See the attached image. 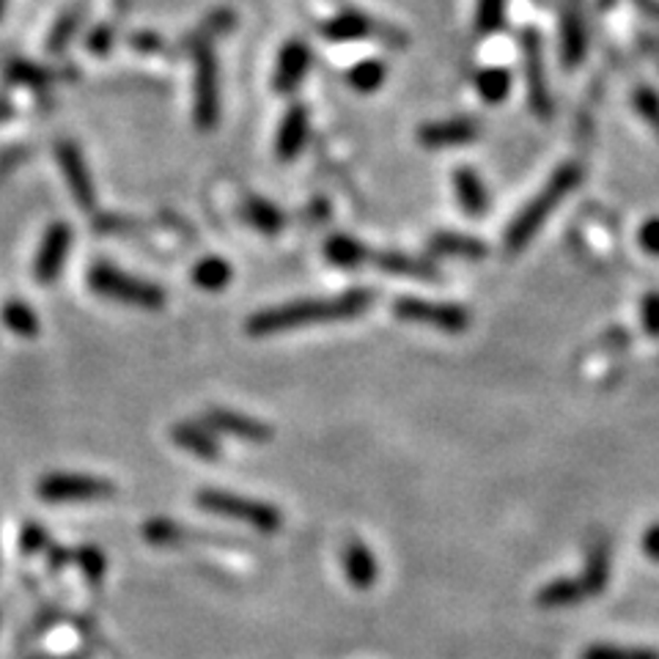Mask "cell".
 <instances>
[{"mask_svg": "<svg viewBox=\"0 0 659 659\" xmlns=\"http://www.w3.org/2000/svg\"><path fill=\"white\" fill-rule=\"evenodd\" d=\"M377 294L372 288H352V292L338 294V297H311L297 300V303L275 305V308L258 311L247 320V333L256 338H267V335L288 333L305 325H320V322H341L355 320V316L366 314Z\"/></svg>", "mask_w": 659, "mask_h": 659, "instance_id": "cell-1", "label": "cell"}, {"mask_svg": "<svg viewBox=\"0 0 659 659\" xmlns=\"http://www.w3.org/2000/svg\"><path fill=\"white\" fill-rule=\"evenodd\" d=\"M580 182H582L580 165L577 163L560 165L558 171L549 176V182L545 184V187L536 193V199L530 201V204L511 220L506 236H503V247H506V253H511L514 256V253L525 251V247L534 242V236L541 231V225L547 223L549 215L558 210L560 201H564L571 190L580 187Z\"/></svg>", "mask_w": 659, "mask_h": 659, "instance_id": "cell-2", "label": "cell"}, {"mask_svg": "<svg viewBox=\"0 0 659 659\" xmlns=\"http://www.w3.org/2000/svg\"><path fill=\"white\" fill-rule=\"evenodd\" d=\"M89 286L102 297L115 300V303L135 305L143 311H160L165 305V292L158 283H149L143 277H135L124 270L113 267L108 262H97L89 270Z\"/></svg>", "mask_w": 659, "mask_h": 659, "instance_id": "cell-3", "label": "cell"}, {"mask_svg": "<svg viewBox=\"0 0 659 659\" xmlns=\"http://www.w3.org/2000/svg\"><path fill=\"white\" fill-rule=\"evenodd\" d=\"M195 503H199L204 511L217 514V517H229L236 519V523L251 525L258 534H277L283 525V514L277 511L273 503L223 493V489H201V493L195 495Z\"/></svg>", "mask_w": 659, "mask_h": 659, "instance_id": "cell-4", "label": "cell"}, {"mask_svg": "<svg viewBox=\"0 0 659 659\" xmlns=\"http://www.w3.org/2000/svg\"><path fill=\"white\" fill-rule=\"evenodd\" d=\"M193 48L195 80H193V119L201 130H212L220 121V72L217 58L206 39L190 42Z\"/></svg>", "mask_w": 659, "mask_h": 659, "instance_id": "cell-5", "label": "cell"}, {"mask_svg": "<svg viewBox=\"0 0 659 659\" xmlns=\"http://www.w3.org/2000/svg\"><path fill=\"white\" fill-rule=\"evenodd\" d=\"M393 314L402 322L429 325L443 333H465L470 327V311L456 303H435V300L402 297L393 303Z\"/></svg>", "mask_w": 659, "mask_h": 659, "instance_id": "cell-6", "label": "cell"}, {"mask_svg": "<svg viewBox=\"0 0 659 659\" xmlns=\"http://www.w3.org/2000/svg\"><path fill=\"white\" fill-rule=\"evenodd\" d=\"M523 69H525V85H528V105L539 119H549L555 110L552 94H549V80L545 69V44H541V33L536 28H525L523 37Z\"/></svg>", "mask_w": 659, "mask_h": 659, "instance_id": "cell-7", "label": "cell"}, {"mask_svg": "<svg viewBox=\"0 0 659 659\" xmlns=\"http://www.w3.org/2000/svg\"><path fill=\"white\" fill-rule=\"evenodd\" d=\"M37 493L48 503H85L108 500L115 495V484L83 473H50L39 481Z\"/></svg>", "mask_w": 659, "mask_h": 659, "instance_id": "cell-8", "label": "cell"}, {"mask_svg": "<svg viewBox=\"0 0 659 659\" xmlns=\"http://www.w3.org/2000/svg\"><path fill=\"white\" fill-rule=\"evenodd\" d=\"M55 160H58V165H61L63 182H67L69 193H72V199L78 201L80 210L94 212L97 210V187H94V179H91L89 163H85L83 152H80L72 141H58Z\"/></svg>", "mask_w": 659, "mask_h": 659, "instance_id": "cell-9", "label": "cell"}, {"mask_svg": "<svg viewBox=\"0 0 659 659\" xmlns=\"http://www.w3.org/2000/svg\"><path fill=\"white\" fill-rule=\"evenodd\" d=\"M72 225L61 223V220L50 223V229L42 236V245H39L37 262H33V275H37L39 283L58 281L69 258V251H72Z\"/></svg>", "mask_w": 659, "mask_h": 659, "instance_id": "cell-10", "label": "cell"}, {"mask_svg": "<svg viewBox=\"0 0 659 659\" xmlns=\"http://www.w3.org/2000/svg\"><path fill=\"white\" fill-rule=\"evenodd\" d=\"M588 31L582 22V0H564L560 9V61L566 69H577L586 58Z\"/></svg>", "mask_w": 659, "mask_h": 659, "instance_id": "cell-11", "label": "cell"}, {"mask_svg": "<svg viewBox=\"0 0 659 659\" xmlns=\"http://www.w3.org/2000/svg\"><path fill=\"white\" fill-rule=\"evenodd\" d=\"M311 61H314V55H311V48L305 42L292 39V42L283 44L281 53H277L273 74V85L277 94H292V91L303 83L305 74H308Z\"/></svg>", "mask_w": 659, "mask_h": 659, "instance_id": "cell-12", "label": "cell"}, {"mask_svg": "<svg viewBox=\"0 0 659 659\" xmlns=\"http://www.w3.org/2000/svg\"><path fill=\"white\" fill-rule=\"evenodd\" d=\"M206 426H210L212 432H220V435L245 439V443L264 445L273 439V429H270L267 424L251 418V415L234 413V409H225V407L210 409V413H206Z\"/></svg>", "mask_w": 659, "mask_h": 659, "instance_id": "cell-13", "label": "cell"}, {"mask_svg": "<svg viewBox=\"0 0 659 659\" xmlns=\"http://www.w3.org/2000/svg\"><path fill=\"white\" fill-rule=\"evenodd\" d=\"M311 132V113L303 105H292L283 115L275 138V154L281 163H292L303 154Z\"/></svg>", "mask_w": 659, "mask_h": 659, "instance_id": "cell-14", "label": "cell"}, {"mask_svg": "<svg viewBox=\"0 0 659 659\" xmlns=\"http://www.w3.org/2000/svg\"><path fill=\"white\" fill-rule=\"evenodd\" d=\"M478 138V124L470 119H448V121H432V124L420 126L418 141L429 149H445V146H465Z\"/></svg>", "mask_w": 659, "mask_h": 659, "instance_id": "cell-15", "label": "cell"}, {"mask_svg": "<svg viewBox=\"0 0 659 659\" xmlns=\"http://www.w3.org/2000/svg\"><path fill=\"white\" fill-rule=\"evenodd\" d=\"M173 443L179 448H184L187 454L199 456V459L215 462L223 456V448H220V439L215 437V432L204 424H195V420H184V424H176L171 429Z\"/></svg>", "mask_w": 659, "mask_h": 659, "instance_id": "cell-16", "label": "cell"}, {"mask_svg": "<svg viewBox=\"0 0 659 659\" xmlns=\"http://www.w3.org/2000/svg\"><path fill=\"white\" fill-rule=\"evenodd\" d=\"M341 564H344L346 580L355 588H361V591H366V588H372L379 580L377 555L363 545V541H349L344 547V555H341Z\"/></svg>", "mask_w": 659, "mask_h": 659, "instance_id": "cell-17", "label": "cell"}, {"mask_svg": "<svg viewBox=\"0 0 659 659\" xmlns=\"http://www.w3.org/2000/svg\"><path fill=\"white\" fill-rule=\"evenodd\" d=\"M454 190H456V199H459V206L467 212V215L478 217L489 210L487 184L481 182V176H478L473 168H456Z\"/></svg>", "mask_w": 659, "mask_h": 659, "instance_id": "cell-18", "label": "cell"}, {"mask_svg": "<svg viewBox=\"0 0 659 659\" xmlns=\"http://www.w3.org/2000/svg\"><path fill=\"white\" fill-rule=\"evenodd\" d=\"M372 31V20L366 14H361V11H341V14L330 17L325 26H322V37L338 44L366 39Z\"/></svg>", "mask_w": 659, "mask_h": 659, "instance_id": "cell-19", "label": "cell"}, {"mask_svg": "<svg viewBox=\"0 0 659 659\" xmlns=\"http://www.w3.org/2000/svg\"><path fill=\"white\" fill-rule=\"evenodd\" d=\"M372 262H374V267H379L383 273H391V275L424 277V281H435V277H439L435 264L424 262V258L407 256V253L383 251V253H374Z\"/></svg>", "mask_w": 659, "mask_h": 659, "instance_id": "cell-20", "label": "cell"}, {"mask_svg": "<svg viewBox=\"0 0 659 659\" xmlns=\"http://www.w3.org/2000/svg\"><path fill=\"white\" fill-rule=\"evenodd\" d=\"M429 251L437 253V256H462V258H484L489 253V247L484 245L481 240L467 234H454V231H443V234H435L429 242Z\"/></svg>", "mask_w": 659, "mask_h": 659, "instance_id": "cell-21", "label": "cell"}, {"mask_svg": "<svg viewBox=\"0 0 659 659\" xmlns=\"http://www.w3.org/2000/svg\"><path fill=\"white\" fill-rule=\"evenodd\" d=\"M588 597H591V591H588L582 577H560V580H552L549 586L541 588L536 602L541 607H569Z\"/></svg>", "mask_w": 659, "mask_h": 659, "instance_id": "cell-22", "label": "cell"}, {"mask_svg": "<svg viewBox=\"0 0 659 659\" xmlns=\"http://www.w3.org/2000/svg\"><path fill=\"white\" fill-rule=\"evenodd\" d=\"M242 217H245L247 225H253V229L270 236L277 234V231L286 225V217H283V212L277 210L273 201L258 199V195L245 199V204H242Z\"/></svg>", "mask_w": 659, "mask_h": 659, "instance_id": "cell-23", "label": "cell"}, {"mask_svg": "<svg viewBox=\"0 0 659 659\" xmlns=\"http://www.w3.org/2000/svg\"><path fill=\"white\" fill-rule=\"evenodd\" d=\"M325 256L330 264H335V267L357 270L368 256H372V253H368L366 247H363V242H357L355 236L333 234L325 242Z\"/></svg>", "mask_w": 659, "mask_h": 659, "instance_id": "cell-24", "label": "cell"}, {"mask_svg": "<svg viewBox=\"0 0 659 659\" xmlns=\"http://www.w3.org/2000/svg\"><path fill=\"white\" fill-rule=\"evenodd\" d=\"M143 539H146L149 545H158V547H176V545H184V541L206 539V536L193 534V530L173 523V519H149V523L143 525Z\"/></svg>", "mask_w": 659, "mask_h": 659, "instance_id": "cell-25", "label": "cell"}, {"mask_svg": "<svg viewBox=\"0 0 659 659\" xmlns=\"http://www.w3.org/2000/svg\"><path fill=\"white\" fill-rule=\"evenodd\" d=\"M190 277H193L195 286L204 288V292H223L231 283V277H234V270H231V264L225 262V258L206 256L195 264Z\"/></svg>", "mask_w": 659, "mask_h": 659, "instance_id": "cell-26", "label": "cell"}, {"mask_svg": "<svg viewBox=\"0 0 659 659\" xmlns=\"http://www.w3.org/2000/svg\"><path fill=\"white\" fill-rule=\"evenodd\" d=\"M387 67L383 58H363L355 67L346 72V83L357 91V94H374L379 85L385 83Z\"/></svg>", "mask_w": 659, "mask_h": 659, "instance_id": "cell-27", "label": "cell"}, {"mask_svg": "<svg viewBox=\"0 0 659 659\" xmlns=\"http://www.w3.org/2000/svg\"><path fill=\"white\" fill-rule=\"evenodd\" d=\"M511 72L506 67H489L476 74L478 97L489 105H500L508 94H511Z\"/></svg>", "mask_w": 659, "mask_h": 659, "instance_id": "cell-28", "label": "cell"}, {"mask_svg": "<svg viewBox=\"0 0 659 659\" xmlns=\"http://www.w3.org/2000/svg\"><path fill=\"white\" fill-rule=\"evenodd\" d=\"M0 320L9 333L20 335V338H37L39 335V320L31 311V305L22 303V300H9L0 311Z\"/></svg>", "mask_w": 659, "mask_h": 659, "instance_id": "cell-29", "label": "cell"}, {"mask_svg": "<svg viewBox=\"0 0 659 659\" xmlns=\"http://www.w3.org/2000/svg\"><path fill=\"white\" fill-rule=\"evenodd\" d=\"M580 577L586 580L591 597H597V594L607 586V577H610V552H607L605 545L594 547V552L588 555L586 569H582Z\"/></svg>", "mask_w": 659, "mask_h": 659, "instance_id": "cell-30", "label": "cell"}, {"mask_svg": "<svg viewBox=\"0 0 659 659\" xmlns=\"http://www.w3.org/2000/svg\"><path fill=\"white\" fill-rule=\"evenodd\" d=\"M508 0H476V31L481 37L497 33L506 26Z\"/></svg>", "mask_w": 659, "mask_h": 659, "instance_id": "cell-31", "label": "cell"}, {"mask_svg": "<svg viewBox=\"0 0 659 659\" xmlns=\"http://www.w3.org/2000/svg\"><path fill=\"white\" fill-rule=\"evenodd\" d=\"M72 558H74V564L80 566V571H83L85 580L94 582V586H100V582L105 580L108 558H105V552H102L100 547L85 545V547H80L78 552L72 555Z\"/></svg>", "mask_w": 659, "mask_h": 659, "instance_id": "cell-32", "label": "cell"}, {"mask_svg": "<svg viewBox=\"0 0 659 659\" xmlns=\"http://www.w3.org/2000/svg\"><path fill=\"white\" fill-rule=\"evenodd\" d=\"M80 20H83V14H80V6H74V9H69L67 14L61 17V20L55 22L53 31H50V39H48V50L50 53H63V50L69 48V42H72L74 31L80 28Z\"/></svg>", "mask_w": 659, "mask_h": 659, "instance_id": "cell-33", "label": "cell"}, {"mask_svg": "<svg viewBox=\"0 0 659 659\" xmlns=\"http://www.w3.org/2000/svg\"><path fill=\"white\" fill-rule=\"evenodd\" d=\"M580 659H659V651L643 649V646H591V649L582 651Z\"/></svg>", "mask_w": 659, "mask_h": 659, "instance_id": "cell-34", "label": "cell"}, {"mask_svg": "<svg viewBox=\"0 0 659 659\" xmlns=\"http://www.w3.org/2000/svg\"><path fill=\"white\" fill-rule=\"evenodd\" d=\"M632 105L638 110L640 119L659 135V94L651 85H638L632 94Z\"/></svg>", "mask_w": 659, "mask_h": 659, "instance_id": "cell-35", "label": "cell"}, {"mask_svg": "<svg viewBox=\"0 0 659 659\" xmlns=\"http://www.w3.org/2000/svg\"><path fill=\"white\" fill-rule=\"evenodd\" d=\"M50 547V534L37 523H28L20 534V549L26 555L42 552V549Z\"/></svg>", "mask_w": 659, "mask_h": 659, "instance_id": "cell-36", "label": "cell"}, {"mask_svg": "<svg viewBox=\"0 0 659 659\" xmlns=\"http://www.w3.org/2000/svg\"><path fill=\"white\" fill-rule=\"evenodd\" d=\"M640 320H643L646 333L659 338V292L646 294L643 303H640Z\"/></svg>", "mask_w": 659, "mask_h": 659, "instance_id": "cell-37", "label": "cell"}, {"mask_svg": "<svg viewBox=\"0 0 659 659\" xmlns=\"http://www.w3.org/2000/svg\"><path fill=\"white\" fill-rule=\"evenodd\" d=\"M113 39H115V31L110 26H97L94 31L89 33V39H85V50L94 55H105L113 50Z\"/></svg>", "mask_w": 659, "mask_h": 659, "instance_id": "cell-38", "label": "cell"}, {"mask_svg": "<svg viewBox=\"0 0 659 659\" xmlns=\"http://www.w3.org/2000/svg\"><path fill=\"white\" fill-rule=\"evenodd\" d=\"M638 245L643 247L649 256H659V217H649L638 229Z\"/></svg>", "mask_w": 659, "mask_h": 659, "instance_id": "cell-39", "label": "cell"}, {"mask_svg": "<svg viewBox=\"0 0 659 659\" xmlns=\"http://www.w3.org/2000/svg\"><path fill=\"white\" fill-rule=\"evenodd\" d=\"M643 552L649 555L651 560H657V564H659V523L651 525V528L646 530V536H643Z\"/></svg>", "mask_w": 659, "mask_h": 659, "instance_id": "cell-40", "label": "cell"}, {"mask_svg": "<svg viewBox=\"0 0 659 659\" xmlns=\"http://www.w3.org/2000/svg\"><path fill=\"white\" fill-rule=\"evenodd\" d=\"M42 659V657H39ZM48 659H89V655L85 651H78V655H67V657H48Z\"/></svg>", "mask_w": 659, "mask_h": 659, "instance_id": "cell-41", "label": "cell"}, {"mask_svg": "<svg viewBox=\"0 0 659 659\" xmlns=\"http://www.w3.org/2000/svg\"><path fill=\"white\" fill-rule=\"evenodd\" d=\"M6 3H9V0H0V20H3V14H6Z\"/></svg>", "mask_w": 659, "mask_h": 659, "instance_id": "cell-42", "label": "cell"}]
</instances>
